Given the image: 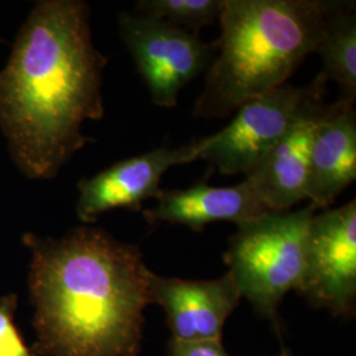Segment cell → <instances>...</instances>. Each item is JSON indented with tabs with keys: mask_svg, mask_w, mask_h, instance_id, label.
Masks as SVG:
<instances>
[{
	"mask_svg": "<svg viewBox=\"0 0 356 356\" xmlns=\"http://www.w3.org/2000/svg\"><path fill=\"white\" fill-rule=\"evenodd\" d=\"M16 306L17 297L15 294L0 300V356H38L26 346L15 326L13 316Z\"/></svg>",
	"mask_w": 356,
	"mask_h": 356,
	"instance_id": "cell-15",
	"label": "cell"
},
{
	"mask_svg": "<svg viewBox=\"0 0 356 356\" xmlns=\"http://www.w3.org/2000/svg\"><path fill=\"white\" fill-rule=\"evenodd\" d=\"M268 210L244 179L229 188H216L206 182L188 189L163 191L156 207L145 210L149 225H182L194 231L214 222H234L238 225L266 214Z\"/></svg>",
	"mask_w": 356,
	"mask_h": 356,
	"instance_id": "cell-12",
	"label": "cell"
},
{
	"mask_svg": "<svg viewBox=\"0 0 356 356\" xmlns=\"http://www.w3.org/2000/svg\"><path fill=\"white\" fill-rule=\"evenodd\" d=\"M323 97L306 104L282 140L244 178L268 211H291L307 200L312 145L327 107Z\"/></svg>",
	"mask_w": 356,
	"mask_h": 356,
	"instance_id": "cell-10",
	"label": "cell"
},
{
	"mask_svg": "<svg viewBox=\"0 0 356 356\" xmlns=\"http://www.w3.org/2000/svg\"><path fill=\"white\" fill-rule=\"evenodd\" d=\"M316 211L310 204L297 211H267L241 223L225 254L242 298L277 332L281 302L302 285L307 234Z\"/></svg>",
	"mask_w": 356,
	"mask_h": 356,
	"instance_id": "cell-4",
	"label": "cell"
},
{
	"mask_svg": "<svg viewBox=\"0 0 356 356\" xmlns=\"http://www.w3.org/2000/svg\"><path fill=\"white\" fill-rule=\"evenodd\" d=\"M169 356H229L222 342H169Z\"/></svg>",
	"mask_w": 356,
	"mask_h": 356,
	"instance_id": "cell-16",
	"label": "cell"
},
{
	"mask_svg": "<svg viewBox=\"0 0 356 356\" xmlns=\"http://www.w3.org/2000/svg\"><path fill=\"white\" fill-rule=\"evenodd\" d=\"M225 0H140L138 13L165 20L186 31H198L219 19Z\"/></svg>",
	"mask_w": 356,
	"mask_h": 356,
	"instance_id": "cell-14",
	"label": "cell"
},
{
	"mask_svg": "<svg viewBox=\"0 0 356 356\" xmlns=\"http://www.w3.org/2000/svg\"><path fill=\"white\" fill-rule=\"evenodd\" d=\"M281 356H289V355H281Z\"/></svg>",
	"mask_w": 356,
	"mask_h": 356,
	"instance_id": "cell-17",
	"label": "cell"
},
{
	"mask_svg": "<svg viewBox=\"0 0 356 356\" xmlns=\"http://www.w3.org/2000/svg\"><path fill=\"white\" fill-rule=\"evenodd\" d=\"M209 136L177 148H156L149 152L115 163L94 177L78 182L76 216L83 223H94L115 209L140 210L147 200L159 198L164 173L176 165L200 160Z\"/></svg>",
	"mask_w": 356,
	"mask_h": 356,
	"instance_id": "cell-8",
	"label": "cell"
},
{
	"mask_svg": "<svg viewBox=\"0 0 356 356\" xmlns=\"http://www.w3.org/2000/svg\"><path fill=\"white\" fill-rule=\"evenodd\" d=\"M298 294L310 305L329 310L334 317L355 316V200L312 218Z\"/></svg>",
	"mask_w": 356,
	"mask_h": 356,
	"instance_id": "cell-7",
	"label": "cell"
},
{
	"mask_svg": "<svg viewBox=\"0 0 356 356\" xmlns=\"http://www.w3.org/2000/svg\"><path fill=\"white\" fill-rule=\"evenodd\" d=\"M354 3H343L331 13L316 48L323 61L322 73L342 91L343 101L356 99V16Z\"/></svg>",
	"mask_w": 356,
	"mask_h": 356,
	"instance_id": "cell-13",
	"label": "cell"
},
{
	"mask_svg": "<svg viewBox=\"0 0 356 356\" xmlns=\"http://www.w3.org/2000/svg\"><path fill=\"white\" fill-rule=\"evenodd\" d=\"M106 65L86 3L38 1L0 73V127L26 176L54 177L89 143L82 124L104 114Z\"/></svg>",
	"mask_w": 356,
	"mask_h": 356,
	"instance_id": "cell-1",
	"label": "cell"
},
{
	"mask_svg": "<svg viewBox=\"0 0 356 356\" xmlns=\"http://www.w3.org/2000/svg\"><path fill=\"white\" fill-rule=\"evenodd\" d=\"M118 23L152 102L160 107H175L181 91L211 64L213 48L195 32L141 13H120Z\"/></svg>",
	"mask_w": 356,
	"mask_h": 356,
	"instance_id": "cell-6",
	"label": "cell"
},
{
	"mask_svg": "<svg viewBox=\"0 0 356 356\" xmlns=\"http://www.w3.org/2000/svg\"><path fill=\"white\" fill-rule=\"evenodd\" d=\"M151 304L164 309L172 341L222 342L223 329L242 296L229 272L216 280H185L149 272Z\"/></svg>",
	"mask_w": 356,
	"mask_h": 356,
	"instance_id": "cell-9",
	"label": "cell"
},
{
	"mask_svg": "<svg viewBox=\"0 0 356 356\" xmlns=\"http://www.w3.org/2000/svg\"><path fill=\"white\" fill-rule=\"evenodd\" d=\"M356 178V114L354 102L327 104L310 153L307 200L327 210Z\"/></svg>",
	"mask_w": 356,
	"mask_h": 356,
	"instance_id": "cell-11",
	"label": "cell"
},
{
	"mask_svg": "<svg viewBox=\"0 0 356 356\" xmlns=\"http://www.w3.org/2000/svg\"><path fill=\"white\" fill-rule=\"evenodd\" d=\"M341 1L225 0L218 56L193 114L226 118L243 103L286 83L316 51Z\"/></svg>",
	"mask_w": 356,
	"mask_h": 356,
	"instance_id": "cell-3",
	"label": "cell"
},
{
	"mask_svg": "<svg viewBox=\"0 0 356 356\" xmlns=\"http://www.w3.org/2000/svg\"><path fill=\"white\" fill-rule=\"evenodd\" d=\"M327 82L321 72L309 85L285 83L243 103L227 127L209 136L200 160L211 163L225 176L247 177L289 132L306 104L325 95Z\"/></svg>",
	"mask_w": 356,
	"mask_h": 356,
	"instance_id": "cell-5",
	"label": "cell"
},
{
	"mask_svg": "<svg viewBox=\"0 0 356 356\" xmlns=\"http://www.w3.org/2000/svg\"><path fill=\"white\" fill-rule=\"evenodd\" d=\"M23 241L32 252L33 347L42 356H138L151 269L136 245L78 227L63 239Z\"/></svg>",
	"mask_w": 356,
	"mask_h": 356,
	"instance_id": "cell-2",
	"label": "cell"
}]
</instances>
